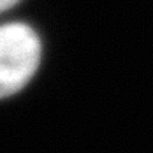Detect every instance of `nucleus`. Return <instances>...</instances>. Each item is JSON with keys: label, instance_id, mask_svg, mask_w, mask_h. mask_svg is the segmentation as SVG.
<instances>
[{"label": "nucleus", "instance_id": "obj_1", "mask_svg": "<svg viewBox=\"0 0 153 153\" xmlns=\"http://www.w3.org/2000/svg\"><path fill=\"white\" fill-rule=\"evenodd\" d=\"M41 62V41L25 23L0 27V99L19 92Z\"/></svg>", "mask_w": 153, "mask_h": 153}, {"label": "nucleus", "instance_id": "obj_2", "mask_svg": "<svg viewBox=\"0 0 153 153\" xmlns=\"http://www.w3.org/2000/svg\"><path fill=\"white\" fill-rule=\"evenodd\" d=\"M19 0H0V13L2 11H5V9H9V7H13L16 5Z\"/></svg>", "mask_w": 153, "mask_h": 153}]
</instances>
